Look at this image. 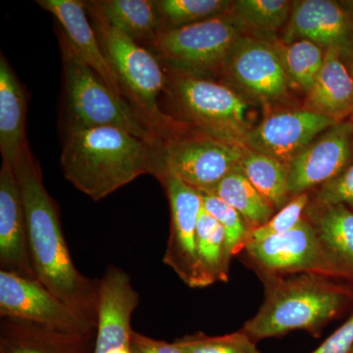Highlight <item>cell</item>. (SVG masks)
<instances>
[{
	"label": "cell",
	"mask_w": 353,
	"mask_h": 353,
	"mask_svg": "<svg viewBox=\"0 0 353 353\" xmlns=\"http://www.w3.org/2000/svg\"><path fill=\"white\" fill-rule=\"evenodd\" d=\"M97 332L61 333L24 320L1 317L0 353H94Z\"/></svg>",
	"instance_id": "19"
},
{
	"label": "cell",
	"mask_w": 353,
	"mask_h": 353,
	"mask_svg": "<svg viewBox=\"0 0 353 353\" xmlns=\"http://www.w3.org/2000/svg\"><path fill=\"white\" fill-rule=\"evenodd\" d=\"M353 350V315L310 353H350Z\"/></svg>",
	"instance_id": "34"
},
{
	"label": "cell",
	"mask_w": 353,
	"mask_h": 353,
	"mask_svg": "<svg viewBox=\"0 0 353 353\" xmlns=\"http://www.w3.org/2000/svg\"><path fill=\"white\" fill-rule=\"evenodd\" d=\"M139 303L126 272L108 266L99 285L94 353H132V316Z\"/></svg>",
	"instance_id": "16"
},
{
	"label": "cell",
	"mask_w": 353,
	"mask_h": 353,
	"mask_svg": "<svg viewBox=\"0 0 353 353\" xmlns=\"http://www.w3.org/2000/svg\"><path fill=\"white\" fill-rule=\"evenodd\" d=\"M233 1L227 0H160L158 9L164 29L196 24L217 17L231 9ZM163 29V30H164Z\"/></svg>",
	"instance_id": "29"
},
{
	"label": "cell",
	"mask_w": 353,
	"mask_h": 353,
	"mask_svg": "<svg viewBox=\"0 0 353 353\" xmlns=\"http://www.w3.org/2000/svg\"><path fill=\"white\" fill-rule=\"evenodd\" d=\"M37 3L57 18L67 39L83 62L94 70L116 94L124 99L126 94L119 78L88 22L85 3L78 0H38Z\"/></svg>",
	"instance_id": "18"
},
{
	"label": "cell",
	"mask_w": 353,
	"mask_h": 353,
	"mask_svg": "<svg viewBox=\"0 0 353 353\" xmlns=\"http://www.w3.org/2000/svg\"><path fill=\"white\" fill-rule=\"evenodd\" d=\"M248 34L231 10L189 26L164 29L152 43L157 57L174 75L213 80L234 43Z\"/></svg>",
	"instance_id": "5"
},
{
	"label": "cell",
	"mask_w": 353,
	"mask_h": 353,
	"mask_svg": "<svg viewBox=\"0 0 353 353\" xmlns=\"http://www.w3.org/2000/svg\"><path fill=\"white\" fill-rule=\"evenodd\" d=\"M92 3L109 25L137 43L152 44L163 30L157 1L102 0Z\"/></svg>",
	"instance_id": "23"
},
{
	"label": "cell",
	"mask_w": 353,
	"mask_h": 353,
	"mask_svg": "<svg viewBox=\"0 0 353 353\" xmlns=\"http://www.w3.org/2000/svg\"><path fill=\"white\" fill-rule=\"evenodd\" d=\"M196 255L204 288L216 282H227L232 256L226 234L220 223L203 208L197 220Z\"/></svg>",
	"instance_id": "25"
},
{
	"label": "cell",
	"mask_w": 353,
	"mask_h": 353,
	"mask_svg": "<svg viewBox=\"0 0 353 353\" xmlns=\"http://www.w3.org/2000/svg\"><path fill=\"white\" fill-rule=\"evenodd\" d=\"M329 256L345 274L353 278V211L343 204H318L305 211Z\"/></svg>",
	"instance_id": "22"
},
{
	"label": "cell",
	"mask_w": 353,
	"mask_h": 353,
	"mask_svg": "<svg viewBox=\"0 0 353 353\" xmlns=\"http://www.w3.org/2000/svg\"><path fill=\"white\" fill-rule=\"evenodd\" d=\"M276 46L290 83L308 92L324 63V48L308 39H297Z\"/></svg>",
	"instance_id": "27"
},
{
	"label": "cell",
	"mask_w": 353,
	"mask_h": 353,
	"mask_svg": "<svg viewBox=\"0 0 353 353\" xmlns=\"http://www.w3.org/2000/svg\"><path fill=\"white\" fill-rule=\"evenodd\" d=\"M22 194L37 279L65 304L97 326L101 279L77 269L65 240L59 210L44 187L41 167L29 145L13 165Z\"/></svg>",
	"instance_id": "1"
},
{
	"label": "cell",
	"mask_w": 353,
	"mask_h": 353,
	"mask_svg": "<svg viewBox=\"0 0 353 353\" xmlns=\"http://www.w3.org/2000/svg\"><path fill=\"white\" fill-rule=\"evenodd\" d=\"M222 75L262 101L280 99L292 85L276 44L248 34L234 43Z\"/></svg>",
	"instance_id": "12"
},
{
	"label": "cell",
	"mask_w": 353,
	"mask_h": 353,
	"mask_svg": "<svg viewBox=\"0 0 353 353\" xmlns=\"http://www.w3.org/2000/svg\"><path fill=\"white\" fill-rule=\"evenodd\" d=\"M202 208L214 217L226 234L228 250L232 259L245 250L252 229L243 216L231 205L213 194H201Z\"/></svg>",
	"instance_id": "30"
},
{
	"label": "cell",
	"mask_w": 353,
	"mask_h": 353,
	"mask_svg": "<svg viewBox=\"0 0 353 353\" xmlns=\"http://www.w3.org/2000/svg\"><path fill=\"white\" fill-rule=\"evenodd\" d=\"M239 165L253 187L275 210L284 208L292 199L287 164L241 145Z\"/></svg>",
	"instance_id": "24"
},
{
	"label": "cell",
	"mask_w": 353,
	"mask_h": 353,
	"mask_svg": "<svg viewBox=\"0 0 353 353\" xmlns=\"http://www.w3.org/2000/svg\"><path fill=\"white\" fill-rule=\"evenodd\" d=\"M0 268L21 277L38 280L19 183L13 167L4 161L0 170Z\"/></svg>",
	"instance_id": "17"
},
{
	"label": "cell",
	"mask_w": 353,
	"mask_h": 353,
	"mask_svg": "<svg viewBox=\"0 0 353 353\" xmlns=\"http://www.w3.org/2000/svg\"><path fill=\"white\" fill-rule=\"evenodd\" d=\"M350 353H353V350H352V352H350Z\"/></svg>",
	"instance_id": "37"
},
{
	"label": "cell",
	"mask_w": 353,
	"mask_h": 353,
	"mask_svg": "<svg viewBox=\"0 0 353 353\" xmlns=\"http://www.w3.org/2000/svg\"><path fill=\"white\" fill-rule=\"evenodd\" d=\"M65 178L94 201L136 180L155 176L157 145L115 127H69L62 150Z\"/></svg>",
	"instance_id": "2"
},
{
	"label": "cell",
	"mask_w": 353,
	"mask_h": 353,
	"mask_svg": "<svg viewBox=\"0 0 353 353\" xmlns=\"http://www.w3.org/2000/svg\"><path fill=\"white\" fill-rule=\"evenodd\" d=\"M60 50L69 127L119 128L157 145L154 128L83 62L63 31L60 34Z\"/></svg>",
	"instance_id": "4"
},
{
	"label": "cell",
	"mask_w": 353,
	"mask_h": 353,
	"mask_svg": "<svg viewBox=\"0 0 353 353\" xmlns=\"http://www.w3.org/2000/svg\"><path fill=\"white\" fill-rule=\"evenodd\" d=\"M353 124L340 121L313 139L290 164L292 196L333 180L347 168L352 154Z\"/></svg>",
	"instance_id": "14"
},
{
	"label": "cell",
	"mask_w": 353,
	"mask_h": 353,
	"mask_svg": "<svg viewBox=\"0 0 353 353\" xmlns=\"http://www.w3.org/2000/svg\"><path fill=\"white\" fill-rule=\"evenodd\" d=\"M0 316L61 333L85 334L97 325L69 307L38 280L0 270Z\"/></svg>",
	"instance_id": "10"
},
{
	"label": "cell",
	"mask_w": 353,
	"mask_h": 353,
	"mask_svg": "<svg viewBox=\"0 0 353 353\" xmlns=\"http://www.w3.org/2000/svg\"><path fill=\"white\" fill-rule=\"evenodd\" d=\"M208 194L219 197L236 209L252 230L266 223L276 211L248 181L240 165L234 167Z\"/></svg>",
	"instance_id": "26"
},
{
	"label": "cell",
	"mask_w": 353,
	"mask_h": 353,
	"mask_svg": "<svg viewBox=\"0 0 353 353\" xmlns=\"http://www.w3.org/2000/svg\"><path fill=\"white\" fill-rule=\"evenodd\" d=\"M92 6L102 50L119 78L125 94L130 95L139 112L153 128L167 126V117L158 106V97L168 85V79L159 59L109 25L94 4Z\"/></svg>",
	"instance_id": "6"
},
{
	"label": "cell",
	"mask_w": 353,
	"mask_h": 353,
	"mask_svg": "<svg viewBox=\"0 0 353 353\" xmlns=\"http://www.w3.org/2000/svg\"><path fill=\"white\" fill-rule=\"evenodd\" d=\"M265 280L264 303L241 330L255 341L297 330L318 336L347 301L345 292L324 276H265Z\"/></svg>",
	"instance_id": "3"
},
{
	"label": "cell",
	"mask_w": 353,
	"mask_h": 353,
	"mask_svg": "<svg viewBox=\"0 0 353 353\" xmlns=\"http://www.w3.org/2000/svg\"><path fill=\"white\" fill-rule=\"evenodd\" d=\"M245 250L265 276L314 274L327 278L345 277L306 217L294 229L250 243Z\"/></svg>",
	"instance_id": "9"
},
{
	"label": "cell",
	"mask_w": 353,
	"mask_h": 353,
	"mask_svg": "<svg viewBox=\"0 0 353 353\" xmlns=\"http://www.w3.org/2000/svg\"><path fill=\"white\" fill-rule=\"evenodd\" d=\"M292 2L287 0H238L233 1L231 12L248 31H277L290 20Z\"/></svg>",
	"instance_id": "28"
},
{
	"label": "cell",
	"mask_w": 353,
	"mask_h": 353,
	"mask_svg": "<svg viewBox=\"0 0 353 353\" xmlns=\"http://www.w3.org/2000/svg\"><path fill=\"white\" fill-rule=\"evenodd\" d=\"M27 97L6 58L0 57V150L13 166L28 145L25 124Z\"/></svg>",
	"instance_id": "21"
},
{
	"label": "cell",
	"mask_w": 353,
	"mask_h": 353,
	"mask_svg": "<svg viewBox=\"0 0 353 353\" xmlns=\"http://www.w3.org/2000/svg\"><path fill=\"white\" fill-rule=\"evenodd\" d=\"M338 122L306 108L272 114L248 132L243 145L289 165L313 139Z\"/></svg>",
	"instance_id": "15"
},
{
	"label": "cell",
	"mask_w": 353,
	"mask_h": 353,
	"mask_svg": "<svg viewBox=\"0 0 353 353\" xmlns=\"http://www.w3.org/2000/svg\"><path fill=\"white\" fill-rule=\"evenodd\" d=\"M308 39L333 50L353 70V11L332 0L292 2L285 43Z\"/></svg>",
	"instance_id": "13"
},
{
	"label": "cell",
	"mask_w": 353,
	"mask_h": 353,
	"mask_svg": "<svg viewBox=\"0 0 353 353\" xmlns=\"http://www.w3.org/2000/svg\"><path fill=\"white\" fill-rule=\"evenodd\" d=\"M240 157L241 146L199 132L171 139L157 150L155 176H176L201 194H209L238 166Z\"/></svg>",
	"instance_id": "8"
},
{
	"label": "cell",
	"mask_w": 353,
	"mask_h": 353,
	"mask_svg": "<svg viewBox=\"0 0 353 353\" xmlns=\"http://www.w3.org/2000/svg\"><path fill=\"white\" fill-rule=\"evenodd\" d=\"M132 353H183L174 343L155 339L132 331Z\"/></svg>",
	"instance_id": "35"
},
{
	"label": "cell",
	"mask_w": 353,
	"mask_h": 353,
	"mask_svg": "<svg viewBox=\"0 0 353 353\" xmlns=\"http://www.w3.org/2000/svg\"><path fill=\"white\" fill-rule=\"evenodd\" d=\"M352 124H353V113H352Z\"/></svg>",
	"instance_id": "36"
},
{
	"label": "cell",
	"mask_w": 353,
	"mask_h": 353,
	"mask_svg": "<svg viewBox=\"0 0 353 353\" xmlns=\"http://www.w3.org/2000/svg\"><path fill=\"white\" fill-rule=\"evenodd\" d=\"M174 343L183 353H261L256 341L243 331L215 336L199 332L178 339Z\"/></svg>",
	"instance_id": "31"
},
{
	"label": "cell",
	"mask_w": 353,
	"mask_h": 353,
	"mask_svg": "<svg viewBox=\"0 0 353 353\" xmlns=\"http://www.w3.org/2000/svg\"><path fill=\"white\" fill-rule=\"evenodd\" d=\"M170 204V234L163 262L192 289L204 288L196 255V227L201 192L173 176H160Z\"/></svg>",
	"instance_id": "11"
},
{
	"label": "cell",
	"mask_w": 353,
	"mask_h": 353,
	"mask_svg": "<svg viewBox=\"0 0 353 353\" xmlns=\"http://www.w3.org/2000/svg\"><path fill=\"white\" fill-rule=\"evenodd\" d=\"M306 105L339 121L353 113V70L336 50H325L324 63L307 92Z\"/></svg>",
	"instance_id": "20"
},
{
	"label": "cell",
	"mask_w": 353,
	"mask_h": 353,
	"mask_svg": "<svg viewBox=\"0 0 353 353\" xmlns=\"http://www.w3.org/2000/svg\"><path fill=\"white\" fill-rule=\"evenodd\" d=\"M309 205L308 192L292 196L287 204L261 226L252 230L250 243L264 241L294 229L303 219ZM248 243V245H250Z\"/></svg>",
	"instance_id": "32"
},
{
	"label": "cell",
	"mask_w": 353,
	"mask_h": 353,
	"mask_svg": "<svg viewBox=\"0 0 353 353\" xmlns=\"http://www.w3.org/2000/svg\"><path fill=\"white\" fill-rule=\"evenodd\" d=\"M174 97L199 132L231 145H243L253 126L250 105L240 92L214 80L174 75Z\"/></svg>",
	"instance_id": "7"
},
{
	"label": "cell",
	"mask_w": 353,
	"mask_h": 353,
	"mask_svg": "<svg viewBox=\"0 0 353 353\" xmlns=\"http://www.w3.org/2000/svg\"><path fill=\"white\" fill-rule=\"evenodd\" d=\"M315 203L353 206V164L318 190Z\"/></svg>",
	"instance_id": "33"
}]
</instances>
